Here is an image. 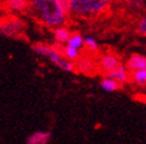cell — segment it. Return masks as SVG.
<instances>
[{"mask_svg":"<svg viewBox=\"0 0 146 144\" xmlns=\"http://www.w3.org/2000/svg\"><path fill=\"white\" fill-rule=\"evenodd\" d=\"M31 12L40 23L56 28L61 27L68 14L57 0H33L31 4Z\"/></svg>","mask_w":146,"mask_h":144,"instance_id":"6da1fadb","label":"cell"},{"mask_svg":"<svg viewBox=\"0 0 146 144\" xmlns=\"http://www.w3.org/2000/svg\"><path fill=\"white\" fill-rule=\"evenodd\" d=\"M112 0H71L70 12L78 17H94L106 12Z\"/></svg>","mask_w":146,"mask_h":144,"instance_id":"7a4b0ae2","label":"cell"},{"mask_svg":"<svg viewBox=\"0 0 146 144\" xmlns=\"http://www.w3.org/2000/svg\"><path fill=\"white\" fill-rule=\"evenodd\" d=\"M121 65L122 64H121L120 59L115 54H112V53L104 54L99 62V67L106 76L113 73V72L118 70Z\"/></svg>","mask_w":146,"mask_h":144,"instance_id":"3957f363","label":"cell"},{"mask_svg":"<svg viewBox=\"0 0 146 144\" xmlns=\"http://www.w3.org/2000/svg\"><path fill=\"white\" fill-rule=\"evenodd\" d=\"M76 71L82 75H93L96 70V64L89 57H80L75 62Z\"/></svg>","mask_w":146,"mask_h":144,"instance_id":"277c9868","label":"cell"},{"mask_svg":"<svg viewBox=\"0 0 146 144\" xmlns=\"http://www.w3.org/2000/svg\"><path fill=\"white\" fill-rule=\"evenodd\" d=\"M126 66L131 72L138 70H146V56L140 53H133L126 62Z\"/></svg>","mask_w":146,"mask_h":144,"instance_id":"5b68a950","label":"cell"},{"mask_svg":"<svg viewBox=\"0 0 146 144\" xmlns=\"http://www.w3.org/2000/svg\"><path fill=\"white\" fill-rule=\"evenodd\" d=\"M21 23L19 20H10L7 23L0 25V32L9 35V37H13L17 35L21 31Z\"/></svg>","mask_w":146,"mask_h":144,"instance_id":"8992f818","label":"cell"},{"mask_svg":"<svg viewBox=\"0 0 146 144\" xmlns=\"http://www.w3.org/2000/svg\"><path fill=\"white\" fill-rule=\"evenodd\" d=\"M100 86H101V89L106 92H115V91H120L122 89L123 84H121L120 82H118L116 79H114L112 77L105 76L101 79Z\"/></svg>","mask_w":146,"mask_h":144,"instance_id":"52a82bcc","label":"cell"},{"mask_svg":"<svg viewBox=\"0 0 146 144\" xmlns=\"http://www.w3.org/2000/svg\"><path fill=\"white\" fill-rule=\"evenodd\" d=\"M51 138L50 131H36L26 139V144H48Z\"/></svg>","mask_w":146,"mask_h":144,"instance_id":"ba28073f","label":"cell"},{"mask_svg":"<svg viewBox=\"0 0 146 144\" xmlns=\"http://www.w3.org/2000/svg\"><path fill=\"white\" fill-rule=\"evenodd\" d=\"M108 77L116 79V81L120 82L121 84H126V83L131 82V71L128 70V67L126 65H121L118 70L114 71L113 73L108 75Z\"/></svg>","mask_w":146,"mask_h":144,"instance_id":"9c48e42d","label":"cell"},{"mask_svg":"<svg viewBox=\"0 0 146 144\" xmlns=\"http://www.w3.org/2000/svg\"><path fill=\"white\" fill-rule=\"evenodd\" d=\"M131 82L139 88H146V70L131 72Z\"/></svg>","mask_w":146,"mask_h":144,"instance_id":"30bf717a","label":"cell"},{"mask_svg":"<svg viewBox=\"0 0 146 144\" xmlns=\"http://www.w3.org/2000/svg\"><path fill=\"white\" fill-rule=\"evenodd\" d=\"M48 58H49V60H50L51 63H54L55 65H57L58 67H60V66L62 65V63L65 60L63 53L61 52V50L57 48L56 46H51L50 52H49V54H48Z\"/></svg>","mask_w":146,"mask_h":144,"instance_id":"8fae6325","label":"cell"},{"mask_svg":"<svg viewBox=\"0 0 146 144\" xmlns=\"http://www.w3.org/2000/svg\"><path fill=\"white\" fill-rule=\"evenodd\" d=\"M71 37V33L70 31L68 30V28H65V27H57L55 28V31H54V38L57 43H60V44H65L69 38Z\"/></svg>","mask_w":146,"mask_h":144,"instance_id":"7c38bea8","label":"cell"},{"mask_svg":"<svg viewBox=\"0 0 146 144\" xmlns=\"http://www.w3.org/2000/svg\"><path fill=\"white\" fill-rule=\"evenodd\" d=\"M65 46L81 50L84 46V38L80 33H72L71 37L69 38V40L65 43Z\"/></svg>","mask_w":146,"mask_h":144,"instance_id":"4fadbf2b","label":"cell"},{"mask_svg":"<svg viewBox=\"0 0 146 144\" xmlns=\"http://www.w3.org/2000/svg\"><path fill=\"white\" fill-rule=\"evenodd\" d=\"M58 48V47H57ZM62 50V53H63V56H64V58L65 59H68V60H70V62H76L80 57V50H77V48H74V47H69V46H64V47H62L61 48Z\"/></svg>","mask_w":146,"mask_h":144,"instance_id":"5bb4252c","label":"cell"},{"mask_svg":"<svg viewBox=\"0 0 146 144\" xmlns=\"http://www.w3.org/2000/svg\"><path fill=\"white\" fill-rule=\"evenodd\" d=\"M7 5L12 11H23L27 6V0H7Z\"/></svg>","mask_w":146,"mask_h":144,"instance_id":"9a60e30c","label":"cell"},{"mask_svg":"<svg viewBox=\"0 0 146 144\" xmlns=\"http://www.w3.org/2000/svg\"><path fill=\"white\" fill-rule=\"evenodd\" d=\"M50 48H51V46H49L46 44H43V43H38V44H35L32 46L33 51L37 54L43 56V57H48V54L50 52Z\"/></svg>","mask_w":146,"mask_h":144,"instance_id":"2e32d148","label":"cell"},{"mask_svg":"<svg viewBox=\"0 0 146 144\" xmlns=\"http://www.w3.org/2000/svg\"><path fill=\"white\" fill-rule=\"evenodd\" d=\"M84 46L89 52H96L99 50V44L95 38L93 37H86L84 38Z\"/></svg>","mask_w":146,"mask_h":144,"instance_id":"e0dca14e","label":"cell"},{"mask_svg":"<svg viewBox=\"0 0 146 144\" xmlns=\"http://www.w3.org/2000/svg\"><path fill=\"white\" fill-rule=\"evenodd\" d=\"M137 32L139 33L140 35H143V37L146 38V14H144V16L138 20V23H137Z\"/></svg>","mask_w":146,"mask_h":144,"instance_id":"ac0fdd59","label":"cell"},{"mask_svg":"<svg viewBox=\"0 0 146 144\" xmlns=\"http://www.w3.org/2000/svg\"><path fill=\"white\" fill-rule=\"evenodd\" d=\"M128 1H129V5L134 7V9H143L145 6L146 0H128Z\"/></svg>","mask_w":146,"mask_h":144,"instance_id":"d6986e66","label":"cell"},{"mask_svg":"<svg viewBox=\"0 0 146 144\" xmlns=\"http://www.w3.org/2000/svg\"><path fill=\"white\" fill-rule=\"evenodd\" d=\"M57 1H58V4L61 5V7L65 12L67 13L70 12V3H71V0H57Z\"/></svg>","mask_w":146,"mask_h":144,"instance_id":"ffe728a7","label":"cell"}]
</instances>
